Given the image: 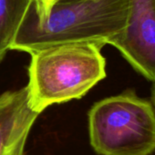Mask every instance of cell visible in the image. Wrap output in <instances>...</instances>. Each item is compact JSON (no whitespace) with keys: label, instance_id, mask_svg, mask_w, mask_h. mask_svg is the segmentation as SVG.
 <instances>
[{"label":"cell","instance_id":"3957f363","mask_svg":"<svg viewBox=\"0 0 155 155\" xmlns=\"http://www.w3.org/2000/svg\"><path fill=\"white\" fill-rule=\"evenodd\" d=\"M90 141L100 155L155 152V109L133 90L102 99L89 112Z\"/></svg>","mask_w":155,"mask_h":155},{"label":"cell","instance_id":"52a82bcc","mask_svg":"<svg viewBox=\"0 0 155 155\" xmlns=\"http://www.w3.org/2000/svg\"><path fill=\"white\" fill-rule=\"evenodd\" d=\"M60 1L63 0H32L37 21L38 23L44 22L49 16L54 5Z\"/></svg>","mask_w":155,"mask_h":155},{"label":"cell","instance_id":"7a4b0ae2","mask_svg":"<svg viewBox=\"0 0 155 155\" xmlns=\"http://www.w3.org/2000/svg\"><path fill=\"white\" fill-rule=\"evenodd\" d=\"M102 42H70L30 53L26 84L32 109L82 98L106 77Z\"/></svg>","mask_w":155,"mask_h":155},{"label":"cell","instance_id":"277c9868","mask_svg":"<svg viewBox=\"0 0 155 155\" xmlns=\"http://www.w3.org/2000/svg\"><path fill=\"white\" fill-rule=\"evenodd\" d=\"M107 45L118 49L135 71L155 83V0H130L126 27Z\"/></svg>","mask_w":155,"mask_h":155},{"label":"cell","instance_id":"6da1fadb","mask_svg":"<svg viewBox=\"0 0 155 155\" xmlns=\"http://www.w3.org/2000/svg\"><path fill=\"white\" fill-rule=\"evenodd\" d=\"M130 0H63L38 23L33 5L18 28L10 50L30 54L70 42H107L127 25Z\"/></svg>","mask_w":155,"mask_h":155},{"label":"cell","instance_id":"5b68a950","mask_svg":"<svg viewBox=\"0 0 155 155\" xmlns=\"http://www.w3.org/2000/svg\"><path fill=\"white\" fill-rule=\"evenodd\" d=\"M39 114L30 105L26 86L0 94V155H25Z\"/></svg>","mask_w":155,"mask_h":155},{"label":"cell","instance_id":"8992f818","mask_svg":"<svg viewBox=\"0 0 155 155\" xmlns=\"http://www.w3.org/2000/svg\"><path fill=\"white\" fill-rule=\"evenodd\" d=\"M32 0H0V63L14 42Z\"/></svg>","mask_w":155,"mask_h":155},{"label":"cell","instance_id":"ba28073f","mask_svg":"<svg viewBox=\"0 0 155 155\" xmlns=\"http://www.w3.org/2000/svg\"><path fill=\"white\" fill-rule=\"evenodd\" d=\"M152 104L155 109V83H153V92H152Z\"/></svg>","mask_w":155,"mask_h":155}]
</instances>
